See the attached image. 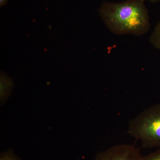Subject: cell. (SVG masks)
Wrapping results in <instances>:
<instances>
[{
	"label": "cell",
	"mask_w": 160,
	"mask_h": 160,
	"mask_svg": "<svg viewBox=\"0 0 160 160\" xmlns=\"http://www.w3.org/2000/svg\"><path fill=\"white\" fill-rule=\"evenodd\" d=\"M94 160H143L139 149L130 144L111 146L97 154Z\"/></svg>",
	"instance_id": "3957f363"
},
{
	"label": "cell",
	"mask_w": 160,
	"mask_h": 160,
	"mask_svg": "<svg viewBox=\"0 0 160 160\" xmlns=\"http://www.w3.org/2000/svg\"><path fill=\"white\" fill-rule=\"evenodd\" d=\"M8 1V0H0V6L2 7L5 5Z\"/></svg>",
	"instance_id": "ba28073f"
},
{
	"label": "cell",
	"mask_w": 160,
	"mask_h": 160,
	"mask_svg": "<svg viewBox=\"0 0 160 160\" xmlns=\"http://www.w3.org/2000/svg\"><path fill=\"white\" fill-rule=\"evenodd\" d=\"M0 160H22L15 154L12 149H8L1 152Z\"/></svg>",
	"instance_id": "8992f818"
},
{
	"label": "cell",
	"mask_w": 160,
	"mask_h": 160,
	"mask_svg": "<svg viewBox=\"0 0 160 160\" xmlns=\"http://www.w3.org/2000/svg\"><path fill=\"white\" fill-rule=\"evenodd\" d=\"M144 1H149L152 3L158 2H160V0H144Z\"/></svg>",
	"instance_id": "9c48e42d"
},
{
	"label": "cell",
	"mask_w": 160,
	"mask_h": 160,
	"mask_svg": "<svg viewBox=\"0 0 160 160\" xmlns=\"http://www.w3.org/2000/svg\"><path fill=\"white\" fill-rule=\"evenodd\" d=\"M143 160H160V148L154 152L143 157Z\"/></svg>",
	"instance_id": "52a82bcc"
},
{
	"label": "cell",
	"mask_w": 160,
	"mask_h": 160,
	"mask_svg": "<svg viewBox=\"0 0 160 160\" xmlns=\"http://www.w3.org/2000/svg\"><path fill=\"white\" fill-rule=\"evenodd\" d=\"M149 41L152 45L160 51V20L155 27Z\"/></svg>",
	"instance_id": "5b68a950"
},
{
	"label": "cell",
	"mask_w": 160,
	"mask_h": 160,
	"mask_svg": "<svg viewBox=\"0 0 160 160\" xmlns=\"http://www.w3.org/2000/svg\"><path fill=\"white\" fill-rule=\"evenodd\" d=\"M128 133L145 148H160V103L149 106L130 121Z\"/></svg>",
	"instance_id": "7a4b0ae2"
},
{
	"label": "cell",
	"mask_w": 160,
	"mask_h": 160,
	"mask_svg": "<svg viewBox=\"0 0 160 160\" xmlns=\"http://www.w3.org/2000/svg\"><path fill=\"white\" fill-rule=\"evenodd\" d=\"M144 0H125L119 2H104L99 13L109 31L117 35L141 36L150 28L149 11Z\"/></svg>",
	"instance_id": "6da1fadb"
},
{
	"label": "cell",
	"mask_w": 160,
	"mask_h": 160,
	"mask_svg": "<svg viewBox=\"0 0 160 160\" xmlns=\"http://www.w3.org/2000/svg\"><path fill=\"white\" fill-rule=\"evenodd\" d=\"M1 104L3 105L11 93L13 83L11 79L9 78L6 75L1 73Z\"/></svg>",
	"instance_id": "277c9868"
}]
</instances>
